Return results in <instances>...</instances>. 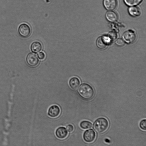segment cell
Listing matches in <instances>:
<instances>
[{"instance_id":"obj_6","label":"cell","mask_w":146,"mask_h":146,"mask_svg":"<svg viewBox=\"0 0 146 146\" xmlns=\"http://www.w3.org/2000/svg\"><path fill=\"white\" fill-rule=\"evenodd\" d=\"M26 61L28 64L31 67H35L39 63V59L36 54L33 53H29L26 57Z\"/></svg>"},{"instance_id":"obj_8","label":"cell","mask_w":146,"mask_h":146,"mask_svg":"<svg viewBox=\"0 0 146 146\" xmlns=\"http://www.w3.org/2000/svg\"><path fill=\"white\" fill-rule=\"evenodd\" d=\"M60 112V108L56 105L51 106L48 109V114L50 117L55 118L58 117Z\"/></svg>"},{"instance_id":"obj_12","label":"cell","mask_w":146,"mask_h":146,"mask_svg":"<svg viewBox=\"0 0 146 146\" xmlns=\"http://www.w3.org/2000/svg\"><path fill=\"white\" fill-rule=\"evenodd\" d=\"M128 11L129 14L134 17H138L141 14L140 9L136 6L129 7L128 9Z\"/></svg>"},{"instance_id":"obj_5","label":"cell","mask_w":146,"mask_h":146,"mask_svg":"<svg viewBox=\"0 0 146 146\" xmlns=\"http://www.w3.org/2000/svg\"><path fill=\"white\" fill-rule=\"evenodd\" d=\"M122 38L124 41L127 43L130 44L135 41L136 36L134 31L131 30H129L124 33Z\"/></svg>"},{"instance_id":"obj_20","label":"cell","mask_w":146,"mask_h":146,"mask_svg":"<svg viewBox=\"0 0 146 146\" xmlns=\"http://www.w3.org/2000/svg\"><path fill=\"white\" fill-rule=\"evenodd\" d=\"M38 58L41 60L44 59L45 57V55L44 52H39L37 54Z\"/></svg>"},{"instance_id":"obj_10","label":"cell","mask_w":146,"mask_h":146,"mask_svg":"<svg viewBox=\"0 0 146 146\" xmlns=\"http://www.w3.org/2000/svg\"><path fill=\"white\" fill-rule=\"evenodd\" d=\"M55 134L58 138L63 139L67 137L68 132L66 128L63 127H60L56 129Z\"/></svg>"},{"instance_id":"obj_16","label":"cell","mask_w":146,"mask_h":146,"mask_svg":"<svg viewBox=\"0 0 146 146\" xmlns=\"http://www.w3.org/2000/svg\"><path fill=\"white\" fill-rule=\"evenodd\" d=\"M80 126L82 129H86L92 127V123L88 121H83L80 123Z\"/></svg>"},{"instance_id":"obj_17","label":"cell","mask_w":146,"mask_h":146,"mask_svg":"<svg viewBox=\"0 0 146 146\" xmlns=\"http://www.w3.org/2000/svg\"><path fill=\"white\" fill-rule=\"evenodd\" d=\"M107 36L110 38L111 42L115 40L117 37V33L113 31L109 32Z\"/></svg>"},{"instance_id":"obj_15","label":"cell","mask_w":146,"mask_h":146,"mask_svg":"<svg viewBox=\"0 0 146 146\" xmlns=\"http://www.w3.org/2000/svg\"><path fill=\"white\" fill-rule=\"evenodd\" d=\"M142 0H123L125 3L129 7L135 6L140 3Z\"/></svg>"},{"instance_id":"obj_9","label":"cell","mask_w":146,"mask_h":146,"mask_svg":"<svg viewBox=\"0 0 146 146\" xmlns=\"http://www.w3.org/2000/svg\"><path fill=\"white\" fill-rule=\"evenodd\" d=\"M103 3L105 8L108 11L114 10L117 5V0H103Z\"/></svg>"},{"instance_id":"obj_7","label":"cell","mask_w":146,"mask_h":146,"mask_svg":"<svg viewBox=\"0 0 146 146\" xmlns=\"http://www.w3.org/2000/svg\"><path fill=\"white\" fill-rule=\"evenodd\" d=\"M96 134L95 131L92 129L86 130L84 133L83 138L86 142L91 143L95 139Z\"/></svg>"},{"instance_id":"obj_13","label":"cell","mask_w":146,"mask_h":146,"mask_svg":"<svg viewBox=\"0 0 146 146\" xmlns=\"http://www.w3.org/2000/svg\"><path fill=\"white\" fill-rule=\"evenodd\" d=\"M80 84L79 79L76 77L71 78L69 81V84L72 89L74 90L77 89Z\"/></svg>"},{"instance_id":"obj_19","label":"cell","mask_w":146,"mask_h":146,"mask_svg":"<svg viewBox=\"0 0 146 146\" xmlns=\"http://www.w3.org/2000/svg\"><path fill=\"white\" fill-rule=\"evenodd\" d=\"M115 44L118 46H121L124 45L125 42L122 39L119 38L116 40Z\"/></svg>"},{"instance_id":"obj_1","label":"cell","mask_w":146,"mask_h":146,"mask_svg":"<svg viewBox=\"0 0 146 146\" xmlns=\"http://www.w3.org/2000/svg\"><path fill=\"white\" fill-rule=\"evenodd\" d=\"M78 92L81 98L87 100L92 99L94 94L93 88L86 83H83L80 85L78 88Z\"/></svg>"},{"instance_id":"obj_21","label":"cell","mask_w":146,"mask_h":146,"mask_svg":"<svg viewBox=\"0 0 146 146\" xmlns=\"http://www.w3.org/2000/svg\"><path fill=\"white\" fill-rule=\"evenodd\" d=\"M66 128L68 131L71 133L74 130V126L71 124H69L66 127Z\"/></svg>"},{"instance_id":"obj_4","label":"cell","mask_w":146,"mask_h":146,"mask_svg":"<svg viewBox=\"0 0 146 146\" xmlns=\"http://www.w3.org/2000/svg\"><path fill=\"white\" fill-rule=\"evenodd\" d=\"M111 42L107 36H100L98 38L96 41L97 47L100 49H104Z\"/></svg>"},{"instance_id":"obj_11","label":"cell","mask_w":146,"mask_h":146,"mask_svg":"<svg viewBox=\"0 0 146 146\" xmlns=\"http://www.w3.org/2000/svg\"><path fill=\"white\" fill-rule=\"evenodd\" d=\"M105 17L108 21L111 23L115 22L118 19L117 14L113 10L108 11L106 14Z\"/></svg>"},{"instance_id":"obj_14","label":"cell","mask_w":146,"mask_h":146,"mask_svg":"<svg viewBox=\"0 0 146 146\" xmlns=\"http://www.w3.org/2000/svg\"><path fill=\"white\" fill-rule=\"evenodd\" d=\"M41 44L38 41L33 42L31 44V49L33 53H36L40 52L42 49Z\"/></svg>"},{"instance_id":"obj_18","label":"cell","mask_w":146,"mask_h":146,"mask_svg":"<svg viewBox=\"0 0 146 146\" xmlns=\"http://www.w3.org/2000/svg\"><path fill=\"white\" fill-rule=\"evenodd\" d=\"M139 127L142 130H145L146 129V120L143 119L140 122Z\"/></svg>"},{"instance_id":"obj_2","label":"cell","mask_w":146,"mask_h":146,"mask_svg":"<svg viewBox=\"0 0 146 146\" xmlns=\"http://www.w3.org/2000/svg\"><path fill=\"white\" fill-rule=\"evenodd\" d=\"M109 125L108 120L104 117H101L97 119L94 121L93 128L96 133H101L107 130Z\"/></svg>"},{"instance_id":"obj_3","label":"cell","mask_w":146,"mask_h":146,"mask_svg":"<svg viewBox=\"0 0 146 146\" xmlns=\"http://www.w3.org/2000/svg\"><path fill=\"white\" fill-rule=\"evenodd\" d=\"M18 32L20 35L23 38H27L30 35L31 30L30 27L26 23L21 24L18 28Z\"/></svg>"}]
</instances>
